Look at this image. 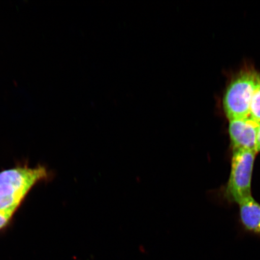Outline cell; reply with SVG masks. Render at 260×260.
<instances>
[{"mask_svg":"<svg viewBox=\"0 0 260 260\" xmlns=\"http://www.w3.org/2000/svg\"><path fill=\"white\" fill-rule=\"evenodd\" d=\"M259 81L260 74L253 68H243L231 80L223 98L224 112L229 121L249 116Z\"/></svg>","mask_w":260,"mask_h":260,"instance_id":"1","label":"cell"},{"mask_svg":"<svg viewBox=\"0 0 260 260\" xmlns=\"http://www.w3.org/2000/svg\"><path fill=\"white\" fill-rule=\"evenodd\" d=\"M47 177L44 168H16L0 173V210L17 209L29 190Z\"/></svg>","mask_w":260,"mask_h":260,"instance_id":"2","label":"cell"},{"mask_svg":"<svg viewBox=\"0 0 260 260\" xmlns=\"http://www.w3.org/2000/svg\"><path fill=\"white\" fill-rule=\"evenodd\" d=\"M256 152L248 149L233 150L232 167L225 190L226 200L239 204L251 196L252 177Z\"/></svg>","mask_w":260,"mask_h":260,"instance_id":"3","label":"cell"},{"mask_svg":"<svg viewBox=\"0 0 260 260\" xmlns=\"http://www.w3.org/2000/svg\"><path fill=\"white\" fill-rule=\"evenodd\" d=\"M229 121V133L233 150L248 149L256 151L258 123L249 116Z\"/></svg>","mask_w":260,"mask_h":260,"instance_id":"4","label":"cell"},{"mask_svg":"<svg viewBox=\"0 0 260 260\" xmlns=\"http://www.w3.org/2000/svg\"><path fill=\"white\" fill-rule=\"evenodd\" d=\"M238 204L240 218L244 228L260 237V204L252 195Z\"/></svg>","mask_w":260,"mask_h":260,"instance_id":"5","label":"cell"},{"mask_svg":"<svg viewBox=\"0 0 260 260\" xmlns=\"http://www.w3.org/2000/svg\"><path fill=\"white\" fill-rule=\"evenodd\" d=\"M249 116L253 121L260 122V81L252 98Z\"/></svg>","mask_w":260,"mask_h":260,"instance_id":"6","label":"cell"},{"mask_svg":"<svg viewBox=\"0 0 260 260\" xmlns=\"http://www.w3.org/2000/svg\"><path fill=\"white\" fill-rule=\"evenodd\" d=\"M14 209L0 210V229L7 224L14 214Z\"/></svg>","mask_w":260,"mask_h":260,"instance_id":"7","label":"cell"},{"mask_svg":"<svg viewBox=\"0 0 260 260\" xmlns=\"http://www.w3.org/2000/svg\"><path fill=\"white\" fill-rule=\"evenodd\" d=\"M256 152H260V122L258 123L257 134H256Z\"/></svg>","mask_w":260,"mask_h":260,"instance_id":"8","label":"cell"}]
</instances>
